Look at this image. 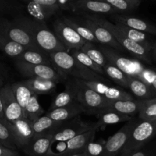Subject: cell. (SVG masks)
I'll return each instance as SVG.
<instances>
[{"instance_id": "cell-22", "label": "cell", "mask_w": 156, "mask_h": 156, "mask_svg": "<svg viewBox=\"0 0 156 156\" xmlns=\"http://www.w3.org/2000/svg\"><path fill=\"white\" fill-rule=\"evenodd\" d=\"M142 105H143V100H138V99H134L132 101L108 100V108L103 110L116 111L125 115L133 117L136 114H139Z\"/></svg>"}, {"instance_id": "cell-31", "label": "cell", "mask_w": 156, "mask_h": 156, "mask_svg": "<svg viewBox=\"0 0 156 156\" xmlns=\"http://www.w3.org/2000/svg\"><path fill=\"white\" fill-rule=\"evenodd\" d=\"M26 50L27 49L21 44L12 41L4 35L0 34V50L7 56L16 59Z\"/></svg>"}, {"instance_id": "cell-35", "label": "cell", "mask_w": 156, "mask_h": 156, "mask_svg": "<svg viewBox=\"0 0 156 156\" xmlns=\"http://www.w3.org/2000/svg\"><path fill=\"white\" fill-rule=\"evenodd\" d=\"M80 50H82L83 53L88 55L95 63L100 66L101 68H104L107 64L108 63L106 57L103 54L100 49L96 47L94 44L90 42H86V44L82 47Z\"/></svg>"}, {"instance_id": "cell-15", "label": "cell", "mask_w": 156, "mask_h": 156, "mask_svg": "<svg viewBox=\"0 0 156 156\" xmlns=\"http://www.w3.org/2000/svg\"><path fill=\"white\" fill-rule=\"evenodd\" d=\"M7 125L18 149H24L34 136L32 123L26 117L17 120L14 123L7 122Z\"/></svg>"}, {"instance_id": "cell-23", "label": "cell", "mask_w": 156, "mask_h": 156, "mask_svg": "<svg viewBox=\"0 0 156 156\" xmlns=\"http://www.w3.org/2000/svg\"><path fill=\"white\" fill-rule=\"evenodd\" d=\"M115 24L117 30L121 32L122 34H123L126 37L135 41V42L139 43V44L143 45V47H146V49H148V50L152 52V49L155 41L152 40V37L150 35L147 34H144L143 32L138 31V30H136L134 29L130 28V27L123 25V24Z\"/></svg>"}, {"instance_id": "cell-21", "label": "cell", "mask_w": 156, "mask_h": 156, "mask_svg": "<svg viewBox=\"0 0 156 156\" xmlns=\"http://www.w3.org/2000/svg\"><path fill=\"white\" fill-rule=\"evenodd\" d=\"M83 112H86L84 107L79 102H75L69 106L48 111L46 115L56 121L66 122L79 117Z\"/></svg>"}, {"instance_id": "cell-40", "label": "cell", "mask_w": 156, "mask_h": 156, "mask_svg": "<svg viewBox=\"0 0 156 156\" xmlns=\"http://www.w3.org/2000/svg\"><path fill=\"white\" fill-rule=\"evenodd\" d=\"M105 143L90 142L84 149L85 156H101L105 149Z\"/></svg>"}, {"instance_id": "cell-26", "label": "cell", "mask_w": 156, "mask_h": 156, "mask_svg": "<svg viewBox=\"0 0 156 156\" xmlns=\"http://www.w3.org/2000/svg\"><path fill=\"white\" fill-rule=\"evenodd\" d=\"M24 84L31 90L32 92L37 95L50 94L56 88L57 82L47 79L30 78L23 81Z\"/></svg>"}, {"instance_id": "cell-17", "label": "cell", "mask_w": 156, "mask_h": 156, "mask_svg": "<svg viewBox=\"0 0 156 156\" xmlns=\"http://www.w3.org/2000/svg\"><path fill=\"white\" fill-rule=\"evenodd\" d=\"M82 81V80H81ZM87 86L95 91L107 100L110 101H132L134 100L133 95L128 91L117 87L110 86L108 84L98 82H85Z\"/></svg>"}, {"instance_id": "cell-46", "label": "cell", "mask_w": 156, "mask_h": 156, "mask_svg": "<svg viewBox=\"0 0 156 156\" xmlns=\"http://www.w3.org/2000/svg\"><path fill=\"white\" fill-rule=\"evenodd\" d=\"M67 156H85V152H84V150H83V151H82V152H77V153L72 154V155H67Z\"/></svg>"}, {"instance_id": "cell-20", "label": "cell", "mask_w": 156, "mask_h": 156, "mask_svg": "<svg viewBox=\"0 0 156 156\" xmlns=\"http://www.w3.org/2000/svg\"><path fill=\"white\" fill-rule=\"evenodd\" d=\"M52 133L34 137L30 143L23 149V152L29 156H47L53 143Z\"/></svg>"}, {"instance_id": "cell-41", "label": "cell", "mask_w": 156, "mask_h": 156, "mask_svg": "<svg viewBox=\"0 0 156 156\" xmlns=\"http://www.w3.org/2000/svg\"><path fill=\"white\" fill-rule=\"evenodd\" d=\"M20 6L18 5V3L15 2L0 0V16L5 15V14L18 12Z\"/></svg>"}, {"instance_id": "cell-18", "label": "cell", "mask_w": 156, "mask_h": 156, "mask_svg": "<svg viewBox=\"0 0 156 156\" xmlns=\"http://www.w3.org/2000/svg\"><path fill=\"white\" fill-rule=\"evenodd\" d=\"M53 68L65 81L69 79L76 66V60L67 51H58L48 54Z\"/></svg>"}, {"instance_id": "cell-44", "label": "cell", "mask_w": 156, "mask_h": 156, "mask_svg": "<svg viewBox=\"0 0 156 156\" xmlns=\"http://www.w3.org/2000/svg\"><path fill=\"white\" fill-rule=\"evenodd\" d=\"M0 120H6L5 118L4 109H3L2 101L1 96H0Z\"/></svg>"}, {"instance_id": "cell-11", "label": "cell", "mask_w": 156, "mask_h": 156, "mask_svg": "<svg viewBox=\"0 0 156 156\" xmlns=\"http://www.w3.org/2000/svg\"><path fill=\"white\" fill-rule=\"evenodd\" d=\"M53 32L60 42L68 50H81L86 41L71 27L62 18H59L53 23Z\"/></svg>"}, {"instance_id": "cell-32", "label": "cell", "mask_w": 156, "mask_h": 156, "mask_svg": "<svg viewBox=\"0 0 156 156\" xmlns=\"http://www.w3.org/2000/svg\"><path fill=\"white\" fill-rule=\"evenodd\" d=\"M11 86H12V91H13V93L15 94V97L16 98L17 101L19 104V105L22 108L23 111H24V108H25V107L28 104L29 101L31 98L34 93L23 82V81L12 84Z\"/></svg>"}, {"instance_id": "cell-39", "label": "cell", "mask_w": 156, "mask_h": 156, "mask_svg": "<svg viewBox=\"0 0 156 156\" xmlns=\"http://www.w3.org/2000/svg\"><path fill=\"white\" fill-rule=\"evenodd\" d=\"M7 122V120H0V143L5 147L16 151L18 148L15 146L10 129L8 127Z\"/></svg>"}, {"instance_id": "cell-36", "label": "cell", "mask_w": 156, "mask_h": 156, "mask_svg": "<svg viewBox=\"0 0 156 156\" xmlns=\"http://www.w3.org/2000/svg\"><path fill=\"white\" fill-rule=\"evenodd\" d=\"M75 102L77 101L75 99L73 93L72 92V91L69 88L66 87V89L63 91L58 94L54 98V99L52 101L51 105H50L48 111H51L55 109H57V108H61L69 106V105H72V104L75 103Z\"/></svg>"}, {"instance_id": "cell-45", "label": "cell", "mask_w": 156, "mask_h": 156, "mask_svg": "<svg viewBox=\"0 0 156 156\" xmlns=\"http://www.w3.org/2000/svg\"><path fill=\"white\" fill-rule=\"evenodd\" d=\"M152 60L156 62V41H155L153 44V47L152 49Z\"/></svg>"}, {"instance_id": "cell-47", "label": "cell", "mask_w": 156, "mask_h": 156, "mask_svg": "<svg viewBox=\"0 0 156 156\" xmlns=\"http://www.w3.org/2000/svg\"><path fill=\"white\" fill-rule=\"evenodd\" d=\"M2 80L1 79H0V89H1L2 87Z\"/></svg>"}, {"instance_id": "cell-37", "label": "cell", "mask_w": 156, "mask_h": 156, "mask_svg": "<svg viewBox=\"0 0 156 156\" xmlns=\"http://www.w3.org/2000/svg\"><path fill=\"white\" fill-rule=\"evenodd\" d=\"M37 96V94H34L27 106L24 108V116L30 122L34 121L35 120L41 117L44 112V109L38 101Z\"/></svg>"}, {"instance_id": "cell-12", "label": "cell", "mask_w": 156, "mask_h": 156, "mask_svg": "<svg viewBox=\"0 0 156 156\" xmlns=\"http://www.w3.org/2000/svg\"><path fill=\"white\" fill-rule=\"evenodd\" d=\"M71 12L78 15H117L112 6L106 1L73 0Z\"/></svg>"}, {"instance_id": "cell-33", "label": "cell", "mask_w": 156, "mask_h": 156, "mask_svg": "<svg viewBox=\"0 0 156 156\" xmlns=\"http://www.w3.org/2000/svg\"><path fill=\"white\" fill-rule=\"evenodd\" d=\"M103 69L105 70V75L111 80L114 81L117 85L122 88H128L129 76H126L121 70L109 62Z\"/></svg>"}, {"instance_id": "cell-25", "label": "cell", "mask_w": 156, "mask_h": 156, "mask_svg": "<svg viewBox=\"0 0 156 156\" xmlns=\"http://www.w3.org/2000/svg\"><path fill=\"white\" fill-rule=\"evenodd\" d=\"M128 89L138 100H148L156 98L155 91L149 85L136 78L129 77Z\"/></svg>"}, {"instance_id": "cell-10", "label": "cell", "mask_w": 156, "mask_h": 156, "mask_svg": "<svg viewBox=\"0 0 156 156\" xmlns=\"http://www.w3.org/2000/svg\"><path fill=\"white\" fill-rule=\"evenodd\" d=\"M140 120L139 117H134L130 121L125 123L112 136L110 137L105 143V149L101 156H117L120 155L133 129L135 128Z\"/></svg>"}, {"instance_id": "cell-2", "label": "cell", "mask_w": 156, "mask_h": 156, "mask_svg": "<svg viewBox=\"0 0 156 156\" xmlns=\"http://www.w3.org/2000/svg\"><path fill=\"white\" fill-rule=\"evenodd\" d=\"M66 87L73 93L75 99L84 107L88 114L97 115L101 110L108 106V100L87 86L82 81L69 78L66 80Z\"/></svg>"}, {"instance_id": "cell-1", "label": "cell", "mask_w": 156, "mask_h": 156, "mask_svg": "<svg viewBox=\"0 0 156 156\" xmlns=\"http://www.w3.org/2000/svg\"><path fill=\"white\" fill-rule=\"evenodd\" d=\"M15 21L27 29L31 34L35 44L44 53L50 54L58 51H67L54 32L48 28L45 22L37 21L30 17L18 15Z\"/></svg>"}, {"instance_id": "cell-14", "label": "cell", "mask_w": 156, "mask_h": 156, "mask_svg": "<svg viewBox=\"0 0 156 156\" xmlns=\"http://www.w3.org/2000/svg\"><path fill=\"white\" fill-rule=\"evenodd\" d=\"M2 101L5 118L9 123H14L17 120L25 117L24 111L15 97L11 85H6L0 89Z\"/></svg>"}, {"instance_id": "cell-16", "label": "cell", "mask_w": 156, "mask_h": 156, "mask_svg": "<svg viewBox=\"0 0 156 156\" xmlns=\"http://www.w3.org/2000/svg\"><path fill=\"white\" fill-rule=\"evenodd\" d=\"M81 17L82 18V21L85 25L92 32L98 44L105 47H111L118 52L124 51V49L120 46V44L117 42V40L114 37L109 30L89 18Z\"/></svg>"}, {"instance_id": "cell-28", "label": "cell", "mask_w": 156, "mask_h": 156, "mask_svg": "<svg viewBox=\"0 0 156 156\" xmlns=\"http://www.w3.org/2000/svg\"><path fill=\"white\" fill-rule=\"evenodd\" d=\"M15 59V62H25L33 65H46L53 67L48 54L34 50H26L22 54Z\"/></svg>"}, {"instance_id": "cell-42", "label": "cell", "mask_w": 156, "mask_h": 156, "mask_svg": "<svg viewBox=\"0 0 156 156\" xmlns=\"http://www.w3.org/2000/svg\"><path fill=\"white\" fill-rule=\"evenodd\" d=\"M154 154V150L152 149L151 148L146 147L141 149L140 150L137 151L135 153L132 154L129 156H152Z\"/></svg>"}, {"instance_id": "cell-19", "label": "cell", "mask_w": 156, "mask_h": 156, "mask_svg": "<svg viewBox=\"0 0 156 156\" xmlns=\"http://www.w3.org/2000/svg\"><path fill=\"white\" fill-rule=\"evenodd\" d=\"M111 18L114 24H123L144 34L156 36V26L143 18L125 15H113Z\"/></svg>"}, {"instance_id": "cell-6", "label": "cell", "mask_w": 156, "mask_h": 156, "mask_svg": "<svg viewBox=\"0 0 156 156\" xmlns=\"http://www.w3.org/2000/svg\"><path fill=\"white\" fill-rule=\"evenodd\" d=\"M99 49L109 63L121 70L126 76L143 81L147 68L140 60L124 57L120 55V52L111 47L101 45Z\"/></svg>"}, {"instance_id": "cell-43", "label": "cell", "mask_w": 156, "mask_h": 156, "mask_svg": "<svg viewBox=\"0 0 156 156\" xmlns=\"http://www.w3.org/2000/svg\"><path fill=\"white\" fill-rule=\"evenodd\" d=\"M0 156H18V152L0 145Z\"/></svg>"}, {"instance_id": "cell-13", "label": "cell", "mask_w": 156, "mask_h": 156, "mask_svg": "<svg viewBox=\"0 0 156 156\" xmlns=\"http://www.w3.org/2000/svg\"><path fill=\"white\" fill-rule=\"evenodd\" d=\"M15 66L18 71L24 76L28 77V79L37 78L54 81L57 83L64 80L53 66L46 65H33L20 62H15Z\"/></svg>"}, {"instance_id": "cell-9", "label": "cell", "mask_w": 156, "mask_h": 156, "mask_svg": "<svg viewBox=\"0 0 156 156\" xmlns=\"http://www.w3.org/2000/svg\"><path fill=\"white\" fill-rule=\"evenodd\" d=\"M98 126H101L98 122L94 123L85 122L79 116L76 118L64 122L56 130L53 131L52 133L53 136L52 144L65 143Z\"/></svg>"}, {"instance_id": "cell-34", "label": "cell", "mask_w": 156, "mask_h": 156, "mask_svg": "<svg viewBox=\"0 0 156 156\" xmlns=\"http://www.w3.org/2000/svg\"><path fill=\"white\" fill-rule=\"evenodd\" d=\"M71 51V54L73 55V57L75 58L78 62L82 65L83 66L86 67V68L90 69L93 70L95 73H98V74L101 75V76H105V70L103 68L98 65L97 63L94 62L88 55L85 54V53L80 50H70Z\"/></svg>"}, {"instance_id": "cell-38", "label": "cell", "mask_w": 156, "mask_h": 156, "mask_svg": "<svg viewBox=\"0 0 156 156\" xmlns=\"http://www.w3.org/2000/svg\"><path fill=\"white\" fill-rule=\"evenodd\" d=\"M138 115L140 120H156V98L143 100V105Z\"/></svg>"}, {"instance_id": "cell-24", "label": "cell", "mask_w": 156, "mask_h": 156, "mask_svg": "<svg viewBox=\"0 0 156 156\" xmlns=\"http://www.w3.org/2000/svg\"><path fill=\"white\" fill-rule=\"evenodd\" d=\"M31 123L34 134V137H36L46 134L53 133V131L56 130L64 122L56 121L50 118L48 116L44 115Z\"/></svg>"}, {"instance_id": "cell-27", "label": "cell", "mask_w": 156, "mask_h": 156, "mask_svg": "<svg viewBox=\"0 0 156 156\" xmlns=\"http://www.w3.org/2000/svg\"><path fill=\"white\" fill-rule=\"evenodd\" d=\"M62 18L66 21V23H67L69 25L71 26L86 42H90L92 43V44H98L92 32L85 25L83 21H82V17L63 16Z\"/></svg>"}, {"instance_id": "cell-30", "label": "cell", "mask_w": 156, "mask_h": 156, "mask_svg": "<svg viewBox=\"0 0 156 156\" xmlns=\"http://www.w3.org/2000/svg\"><path fill=\"white\" fill-rule=\"evenodd\" d=\"M112 6L117 15H125L133 13L141 5V0H105Z\"/></svg>"}, {"instance_id": "cell-4", "label": "cell", "mask_w": 156, "mask_h": 156, "mask_svg": "<svg viewBox=\"0 0 156 156\" xmlns=\"http://www.w3.org/2000/svg\"><path fill=\"white\" fill-rule=\"evenodd\" d=\"M156 136V120H140L119 156H129L144 148Z\"/></svg>"}, {"instance_id": "cell-8", "label": "cell", "mask_w": 156, "mask_h": 156, "mask_svg": "<svg viewBox=\"0 0 156 156\" xmlns=\"http://www.w3.org/2000/svg\"><path fill=\"white\" fill-rule=\"evenodd\" d=\"M100 127L101 126H96L65 143H57V146L50 147H54V149H50L47 156H67L82 152L88 143L94 141V136Z\"/></svg>"}, {"instance_id": "cell-29", "label": "cell", "mask_w": 156, "mask_h": 156, "mask_svg": "<svg viewBox=\"0 0 156 156\" xmlns=\"http://www.w3.org/2000/svg\"><path fill=\"white\" fill-rule=\"evenodd\" d=\"M98 117V123L101 126L104 125L116 124V123H122V122H129L134 118V117L125 115L116 111H109V110H102L98 113L97 115Z\"/></svg>"}, {"instance_id": "cell-7", "label": "cell", "mask_w": 156, "mask_h": 156, "mask_svg": "<svg viewBox=\"0 0 156 156\" xmlns=\"http://www.w3.org/2000/svg\"><path fill=\"white\" fill-rule=\"evenodd\" d=\"M0 34L4 35L12 41L21 44L27 50L44 53L40 50L35 44L28 30L17 22L15 19L11 21H8L5 18H0Z\"/></svg>"}, {"instance_id": "cell-3", "label": "cell", "mask_w": 156, "mask_h": 156, "mask_svg": "<svg viewBox=\"0 0 156 156\" xmlns=\"http://www.w3.org/2000/svg\"><path fill=\"white\" fill-rule=\"evenodd\" d=\"M82 17H85V18L95 21L96 23L101 24L105 28L109 30L111 34L114 36V37L117 40V42L124 49V50H126L129 53H131L136 59L140 60V62L142 61V62H146L148 64H152V52L139 43L135 42V41L126 37L123 34L117 30L114 23L110 22L108 20H107L101 15H82Z\"/></svg>"}, {"instance_id": "cell-48", "label": "cell", "mask_w": 156, "mask_h": 156, "mask_svg": "<svg viewBox=\"0 0 156 156\" xmlns=\"http://www.w3.org/2000/svg\"><path fill=\"white\" fill-rule=\"evenodd\" d=\"M0 145H2V144H1V143H0Z\"/></svg>"}, {"instance_id": "cell-5", "label": "cell", "mask_w": 156, "mask_h": 156, "mask_svg": "<svg viewBox=\"0 0 156 156\" xmlns=\"http://www.w3.org/2000/svg\"><path fill=\"white\" fill-rule=\"evenodd\" d=\"M73 0H33L27 2L26 9L30 18L45 22L62 11H71Z\"/></svg>"}]
</instances>
